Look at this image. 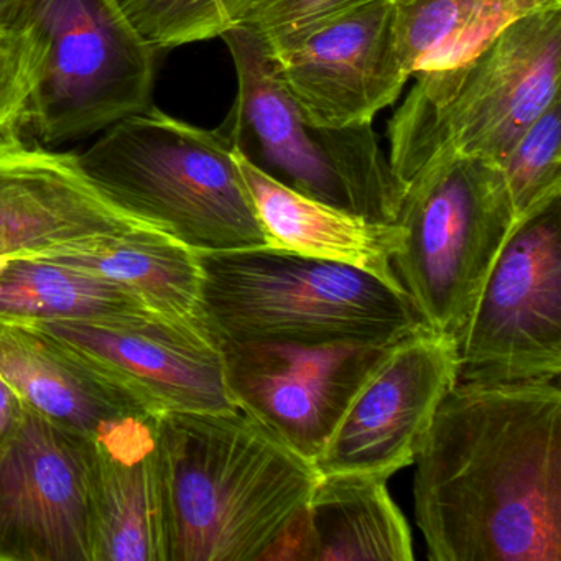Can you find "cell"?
<instances>
[{
	"instance_id": "cell-15",
	"label": "cell",
	"mask_w": 561,
	"mask_h": 561,
	"mask_svg": "<svg viewBox=\"0 0 561 561\" xmlns=\"http://www.w3.org/2000/svg\"><path fill=\"white\" fill-rule=\"evenodd\" d=\"M152 228L114 208L73 153L22 137L0 142V257L42 254L101 236Z\"/></svg>"
},
{
	"instance_id": "cell-10",
	"label": "cell",
	"mask_w": 561,
	"mask_h": 561,
	"mask_svg": "<svg viewBox=\"0 0 561 561\" xmlns=\"http://www.w3.org/2000/svg\"><path fill=\"white\" fill-rule=\"evenodd\" d=\"M93 439L25 410L0 453V561H94Z\"/></svg>"
},
{
	"instance_id": "cell-26",
	"label": "cell",
	"mask_w": 561,
	"mask_h": 561,
	"mask_svg": "<svg viewBox=\"0 0 561 561\" xmlns=\"http://www.w3.org/2000/svg\"><path fill=\"white\" fill-rule=\"evenodd\" d=\"M367 2L370 0H261L242 25L265 44H274Z\"/></svg>"
},
{
	"instance_id": "cell-7",
	"label": "cell",
	"mask_w": 561,
	"mask_h": 561,
	"mask_svg": "<svg viewBox=\"0 0 561 561\" xmlns=\"http://www.w3.org/2000/svg\"><path fill=\"white\" fill-rule=\"evenodd\" d=\"M238 96L218 127L251 162L285 185L376 222H396L402 186L370 124L318 129L285 88L265 42L244 25L221 35Z\"/></svg>"
},
{
	"instance_id": "cell-19",
	"label": "cell",
	"mask_w": 561,
	"mask_h": 561,
	"mask_svg": "<svg viewBox=\"0 0 561 561\" xmlns=\"http://www.w3.org/2000/svg\"><path fill=\"white\" fill-rule=\"evenodd\" d=\"M386 481L370 474L320 476L287 561H412L409 524Z\"/></svg>"
},
{
	"instance_id": "cell-16",
	"label": "cell",
	"mask_w": 561,
	"mask_h": 561,
	"mask_svg": "<svg viewBox=\"0 0 561 561\" xmlns=\"http://www.w3.org/2000/svg\"><path fill=\"white\" fill-rule=\"evenodd\" d=\"M157 419L130 416L93 439L94 561H165Z\"/></svg>"
},
{
	"instance_id": "cell-14",
	"label": "cell",
	"mask_w": 561,
	"mask_h": 561,
	"mask_svg": "<svg viewBox=\"0 0 561 561\" xmlns=\"http://www.w3.org/2000/svg\"><path fill=\"white\" fill-rule=\"evenodd\" d=\"M393 344L219 346L239 410L313 465L354 393Z\"/></svg>"
},
{
	"instance_id": "cell-5",
	"label": "cell",
	"mask_w": 561,
	"mask_h": 561,
	"mask_svg": "<svg viewBox=\"0 0 561 561\" xmlns=\"http://www.w3.org/2000/svg\"><path fill=\"white\" fill-rule=\"evenodd\" d=\"M561 8L518 19L468 60L416 75L389 126L390 167L407 185L436 153L501 165L560 98Z\"/></svg>"
},
{
	"instance_id": "cell-8",
	"label": "cell",
	"mask_w": 561,
	"mask_h": 561,
	"mask_svg": "<svg viewBox=\"0 0 561 561\" xmlns=\"http://www.w3.org/2000/svg\"><path fill=\"white\" fill-rule=\"evenodd\" d=\"M22 25L44 47L27 124L42 142L91 136L153 107L160 50L113 0H34Z\"/></svg>"
},
{
	"instance_id": "cell-25",
	"label": "cell",
	"mask_w": 561,
	"mask_h": 561,
	"mask_svg": "<svg viewBox=\"0 0 561 561\" xmlns=\"http://www.w3.org/2000/svg\"><path fill=\"white\" fill-rule=\"evenodd\" d=\"M42 51V41L28 25L0 27V142L27 129Z\"/></svg>"
},
{
	"instance_id": "cell-12",
	"label": "cell",
	"mask_w": 561,
	"mask_h": 561,
	"mask_svg": "<svg viewBox=\"0 0 561 561\" xmlns=\"http://www.w3.org/2000/svg\"><path fill=\"white\" fill-rule=\"evenodd\" d=\"M265 45L301 116L318 129L373 124L410 78L397 50L393 0H370Z\"/></svg>"
},
{
	"instance_id": "cell-18",
	"label": "cell",
	"mask_w": 561,
	"mask_h": 561,
	"mask_svg": "<svg viewBox=\"0 0 561 561\" xmlns=\"http://www.w3.org/2000/svg\"><path fill=\"white\" fill-rule=\"evenodd\" d=\"M236 159L264 226L268 245L353 265L403 291L392 267L400 241L396 222L370 221L356 213L311 198L255 165L238 149Z\"/></svg>"
},
{
	"instance_id": "cell-3",
	"label": "cell",
	"mask_w": 561,
	"mask_h": 561,
	"mask_svg": "<svg viewBox=\"0 0 561 561\" xmlns=\"http://www.w3.org/2000/svg\"><path fill=\"white\" fill-rule=\"evenodd\" d=\"M199 320L216 343L392 344L426 323L405 291L287 249L198 252Z\"/></svg>"
},
{
	"instance_id": "cell-6",
	"label": "cell",
	"mask_w": 561,
	"mask_h": 561,
	"mask_svg": "<svg viewBox=\"0 0 561 561\" xmlns=\"http://www.w3.org/2000/svg\"><path fill=\"white\" fill-rule=\"evenodd\" d=\"M501 167L442 152L403 186L392 267L430 330L459 344L517 226Z\"/></svg>"
},
{
	"instance_id": "cell-21",
	"label": "cell",
	"mask_w": 561,
	"mask_h": 561,
	"mask_svg": "<svg viewBox=\"0 0 561 561\" xmlns=\"http://www.w3.org/2000/svg\"><path fill=\"white\" fill-rule=\"evenodd\" d=\"M153 317L159 314L136 295L96 275L34 254L0 257V320L127 323Z\"/></svg>"
},
{
	"instance_id": "cell-23",
	"label": "cell",
	"mask_w": 561,
	"mask_h": 561,
	"mask_svg": "<svg viewBox=\"0 0 561 561\" xmlns=\"http://www.w3.org/2000/svg\"><path fill=\"white\" fill-rule=\"evenodd\" d=\"M157 50L221 37L244 24L261 0H113Z\"/></svg>"
},
{
	"instance_id": "cell-28",
	"label": "cell",
	"mask_w": 561,
	"mask_h": 561,
	"mask_svg": "<svg viewBox=\"0 0 561 561\" xmlns=\"http://www.w3.org/2000/svg\"><path fill=\"white\" fill-rule=\"evenodd\" d=\"M34 0H0V27L18 28Z\"/></svg>"
},
{
	"instance_id": "cell-13",
	"label": "cell",
	"mask_w": 561,
	"mask_h": 561,
	"mask_svg": "<svg viewBox=\"0 0 561 561\" xmlns=\"http://www.w3.org/2000/svg\"><path fill=\"white\" fill-rule=\"evenodd\" d=\"M458 382V344L419 331L393 344L359 387L313 466L318 474L389 479L413 465L446 393Z\"/></svg>"
},
{
	"instance_id": "cell-1",
	"label": "cell",
	"mask_w": 561,
	"mask_h": 561,
	"mask_svg": "<svg viewBox=\"0 0 561 561\" xmlns=\"http://www.w3.org/2000/svg\"><path fill=\"white\" fill-rule=\"evenodd\" d=\"M432 561H561V390L456 382L415 458Z\"/></svg>"
},
{
	"instance_id": "cell-11",
	"label": "cell",
	"mask_w": 561,
	"mask_h": 561,
	"mask_svg": "<svg viewBox=\"0 0 561 561\" xmlns=\"http://www.w3.org/2000/svg\"><path fill=\"white\" fill-rule=\"evenodd\" d=\"M84 366L139 400L150 413L238 412L225 354L202 321L147 318L127 323L38 321Z\"/></svg>"
},
{
	"instance_id": "cell-20",
	"label": "cell",
	"mask_w": 561,
	"mask_h": 561,
	"mask_svg": "<svg viewBox=\"0 0 561 561\" xmlns=\"http://www.w3.org/2000/svg\"><path fill=\"white\" fill-rule=\"evenodd\" d=\"M34 255L113 282L136 295L153 313L202 321L198 252L159 229L101 236Z\"/></svg>"
},
{
	"instance_id": "cell-2",
	"label": "cell",
	"mask_w": 561,
	"mask_h": 561,
	"mask_svg": "<svg viewBox=\"0 0 561 561\" xmlns=\"http://www.w3.org/2000/svg\"><path fill=\"white\" fill-rule=\"evenodd\" d=\"M165 561H287L314 466L238 412L157 419Z\"/></svg>"
},
{
	"instance_id": "cell-17",
	"label": "cell",
	"mask_w": 561,
	"mask_h": 561,
	"mask_svg": "<svg viewBox=\"0 0 561 561\" xmlns=\"http://www.w3.org/2000/svg\"><path fill=\"white\" fill-rule=\"evenodd\" d=\"M0 377L32 412L90 439L130 416L153 415L32 324L0 320Z\"/></svg>"
},
{
	"instance_id": "cell-27",
	"label": "cell",
	"mask_w": 561,
	"mask_h": 561,
	"mask_svg": "<svg viewBox=\"0 0 561 561\" xmlns=\"http://www.w3.org/2000/svg\"><path fill=\"white\" fill-rule=\"evenodd\" d=\"M25 410L27 407L19 399L14 389L0 377V453L18 432Z\"/></svg>"
},
{
	"instance_id": "cell-4",
	"label": "cell",
	"mask_w": 561,
	"mask_h": 561,
	"mask_svg": "<svg viewBox=\"0 0 561 561\" xmlns=\"http://www.w3.org/2000/svg\"><path fill=\"white\" fill-rule=\"evenodd\" d=\"M77 162L114 208L192 251L268 245L234 146L219 129L150 107L111 126Z\"/></svg>"
},
{
	"instance_id": "cell-24",
	"label": "cell",
	"mask_w": 561,
	"mask_h": 561,
	"mask_svg": "<svg viewBox=\"0 0 561 561\" xmlns=\"http://www.w3.org/2000/svg\"><path fill=\"white\" fill-rule=\"evenodd\" d=\"M517 221L561 198V103L554 100L501 163Z\"/></svg>"
},
{
	"instance_id": "cell-22",
	"label": "cell",
	"mask_w": 561,
	"mask_h": 561,
	"mask_svg": "<svg viewBox=\"0 0 561 561\" xmlns=\"http://www.w3.org/2000/svg\"><path fill=\"white\" fill-rule=\"evenodd\" d=\"M561 0H393L397 50L410 77L468 60L518 19Z\"/></svg>"
},
{
	"instance_id": "cell-9",
	"label": "cell",
	"mask_w": 561,
	"mask_h": 561,
	"mask_svg": "<svg viewBox=\"0 0 561 561\" xmlns=\"http://www.w3.org/2000/svg\"><path fill=\"white\" fill-rule=\"evenodd\" d=\"M561 373V198L517 222L458 344V382H550Z\"/></svg>"
}]
</instances>
